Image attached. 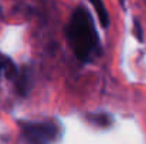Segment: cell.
<instances>
[{
    "label": "cell",
    "mask_w": 146,
    "mask_h": 144,
    "mask_svg": "<svg viewBox=\"0 0 146 144\" xmlns=\"http://www.w3.org/2000/svg\"><path fill=\"white\" fill-rule=\"evenodd\" d=\"M65 36L74 55L82 62L91 61L98 52L99 40L97 30L94 20L85 7L80 6L72 11L65 28Z\"/></svg>",
    "instance_id": "6da1fadb"
},
{
    "label": "cell",
    "mask_w": 146,
    "mask_h": 144,
    "mask_svg": "<svg viewBox=\"0 0 146 144\" xmlns=\"http://www.w3.org/2000/svg\"><path fill=\"white\" fill-rule=\"evenodd\" d=\"M21 133L27 144H51L58 136V127L54 123H26Z\"/></svg>",
    "instance_id": "7a4b0ae2"
},
{
    "label": "cell",
    "mask_w": 146,
    "mask_h": 144,
    "mask_svg": "<svg viewBox=\"0 0 146 144\" xmlns=\"http://www.w3.org/2000/svg\"><path fill=\"white\" fill-rule=\"evenodd\" d=\"M92 6H94V9L97 11L101 27L102 28H108V26H109V14H108V11L105 9V4L102 1H92Z\"/></svg>",
    "instance_id": "3957f363"
},
{
    "label": "cell",
    "mask_w": 146,
    "mask_h": 144,
    "mask_svg": "<svg viewBox=\"0 0 146 144\" xmlns=\"http://www.w3.org/2000/svg\"><path fill=\"white\" fill-rule=\"evenodd\" d=\"M133 34L138 37V40H139V41H142V40H143V37H142V28H141L139 21H135V24H133Z\"/></svg>",
    "instance_id": "277c9868"
},
{
    "label": "cell",
    "mask_w": 146,
    "mask_h": 144,
    "mask_svg": "<svg viewBox=\"0 0 146 144\" xmlns=\"http://www.w3.org/2000/svg\"><path fill=\"white\" fill-rule=\"evenodd\" d=\"M9 62H10V61H9V59H7L6 57L0 55V72H1V69H3V68H4V66H6V65H7Z\"/></svg>",
    "instance_id": "5b68a950"
}]
</instances>
